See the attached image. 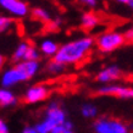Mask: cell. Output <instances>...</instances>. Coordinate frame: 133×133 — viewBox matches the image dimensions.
Segmentation results:
<instances>
[{"label":"cell","instance_id":"1","mask_svg":"<svg viewBox=\"0 0 133 133\" xmlns=\"http://www.w3.org/2000/svg\"><path fill=\"white\" fill-rule=\"evenodd\" d=\"M95 45L94 38L89 36L81 37L73 41H70L60 45L59 51L55 55L54 60L64 65H77L87 59L93 46Z\"/></svg>","mask_w":133,"mask_h":133},{"label":"cell","instance_id":"2","mask_svg":"<svg viewBox=\"0 0 133 133\" xmlns=\"http://www.w3.org/2000/svg\"><path fill=\"white\" fill-rule=\"evenodd\" d=\"M41 65L38 61H22L9 67L0 76V84L3 88H11L29 81L39 72Z\"/></svg>","mask_w":133,"mask_h":133},{"label":"cell","instance_id":"3","mask_svg":"<svg viewBox=\"0 0 133 133\" xmlns=\"http://www.w3.org/2000/svg\"><path fill=\"white\" fill-rule=\"evenodd\" d=\"M67 121L66 120V112L64 109L60 106L57 101H50L46 106L45 116L41 122H38L34 128L37 129L38 133H50L54 127L59 125H62Z\"/></svg>","mask_w":133,"mask_h":133},{"label":"cell","instance_id":"4","mask_svg":"<svg viewBox=\"0 0 133 133\" xmlns=\"http://www.w3.org/2000/svg\"><path fill=\"white\" fill-rule=\"evenodd\" d=\"M125 33H121L118 31H105L97 37L95 45L100 52L109 54V52H112L118 48H121L125 44Z\"/></svg>","mask_w":133,"mask_h":133},{"label":"cell","instance_id":"5","mask_svg":"<svg viewBox=\"0 0 133 133\" xmlns=\"http://www.w3.org/2000/svg\"><path fill=\"white\" fill-rule=\"evenodd\" d=\"M94 133H131L123 121L114 117H99L93 125Z\"/></svg>","mask_w":133,"mask_h":133},{"label":"cell","instance_id":"6","mask_svg":"<svg viewBox=\"0 0 133 133\" xmlns=\"http://www.w3.org/2000/svg\"><path fill=\"white\" fill-rule=\"evenodd\" d=\"M98 94L99 95H105V97H115L118 99H133V87H127V85L121 84H103L98 88Z\"/></svg>","mask_w":133,"mask_h":133},{"label":"cell","instance_id":"7","mask_svg":"<svg viewBox=\"0 0 133 133\" xmlns=\"http://www.w3.org/2000/svg\"><path fill=\"white\" fill-rule=\"evenodd\" d=\"M0 9L15 18H23L29 14V8L23 0H0Z\"/></svg>","mask_w":133,"mask_h":133},{"label":"cell","instance_id":"8","mask_svg":"<svg viewBox=\"0 0 133 133\" xmlns=\"http://www.w3.org/2000/svg\"><path fill=\"white\" fill-rule=\"evenodd\" d=\"M49 88L45 84H36V85H31L29 88H27V90L23 94V101L26 104H37V103H41L44 101L48 98Z\"/></svg>","mask_w":133,"mask_h":133},{"label":"cell","instance_id":"9","mask_svg":"<svg viewBox=\"0 0 133 133\" xmlns=\"http://www.w3.org/2000/svg\"><path fill=\"white\" fill-rule=\"evenodd\" d=\"M122 76V71L117 65H110L100 70L97 75V81L101 84H110Z\"/></svg>","mask_w":133,"mask_h":133},{"label":"cell","instance_id":"10","mask_svg":"<svg viewBox=\"0 0 133 133\" xmlns=\"http://www.w3.org/2000/svg\"><path fill=\"white\" fill-rule=\"evenodd\" d=\"M59 45L55 41H52L50 38H44L43 41L39 43V51L43 54L44 56L48 57H55V55L59 51Z\"/></svg>","mask_w":133,"mask_h":133},{"label":"cell","instance_id":"11","mask_svg":"<svg viewBox=\"0 0 133 133\" xmlns=\"http://www.w3.org/2000/svg\"><path fill=\"white\" fill-rule=\"evenodd\" d=\"M100 20L98 17L97 14L94 12H84L81 16V26L83 29H87V31H90V29L95 28L98 24H99Z\"/></svg>","mask_w":133,"mask_h":133},{"label":"cell","instance_id":"12","mask_svg":"<svg viewBox=\"0 0 133 133\" xmlns=\"http://www.w3.org/2000/svg\"><path fill=\"white\" fill-rule=\"evenodd\" d=\"M17 103V98L14 94L12 90L9 88H0V106L8 108V106H14Z\"/></svg>","mask_w":133,"mask_h":133},{"label":"cell","instance_id":"13","mask_svg":"<svg viewBox=\"0 0 133 133\" xmlns=\"http://www.w3.org/2000/svg\"><path fill=\"white\" fill-rule=\"evenodd\" d=\"M31 48V44L28 42H21L20 44L16 46V49L12 52V61L14 62H22V61H26V56H27V52H28V49Z\"/></svg>","mask_w":133,"mask_h":133},{"label":"cell","instance_id":"14","mask_svg":"<svg viewBox=\"0 0 133 133\" xmlns=\"http://www.w3.org/2000/svg\"><path fill=\"white\" fill-rule=\"evenodd\" d=\"M32 15L34 18H37L38 21L41 22H51V15L50 12L46 10V9L43 8H34L32 10Z\"/></svg>","mask_w":133,"mask_h":133},{"label":"cell","instance_id":"15","mask_svg":"<svg viewBox=\"0 0 133 133\" xmlns=\"http://www.w3.org/2000/svg\"><path fill=\"white\" fill-rule=\"evenodd\" d=\"M65 70H66V65L57 62L55 60H51L46 65V71H48V73L52 75V76H59V75L65 72Z\"/></svg>","mask_w":133,"mask_h":133},{"label":"cell","instance_id":"16","mask_svg":"<svg viewBox=\"0 0 133 133\" xmlns=\"http://www.w3.org/2000/svg\"><path fill=\"white\" fill-rule=\"evenodd\" d=\"M98 108L94 104H90V103H87V104H83L81 108V114L82 116L85 117V118H95L98 116Z\"/></svg>","mask_w":133,"mask_h":133},{"label":"cell","instance_id":"17","mask_svg":"<svg viewBox=\"0 0 133 133\" xmlns=\"http://www.w3.org/2000/svg\"><path fill=\"white\" fill-rule=\"evenodd\" d=\"M14 26V18L5 15H0V34L10 31Z\"/></svg>","mask_w":133,"mask_h":133},{"label":"cell","instance_id":"18","mask_svg":"<svg viewBox=\"0 0 133 133\" xmlns=\"http://www.w3.org/2000/svg\"><path fill=\"white\" fill-rule=\"evenodd\" d=\"M50 133H73V125L71 121H67L62 123V125H59L56 127H54L52 131Z\"/></svg>","mask_w":133,"mask_h":133},{"label":"cell","instance_id":"19","mask_svg":"<svg viewBox=\"0 0 133 133\" xmlns=\"http://www.w3.org/2000/svg\"><path fill=\"white\" fill-rule=\"evenodd\" d=\"M39 56H41V51L31 45V48L28 49V52H27V56H26V61H38Z\"/></svg>","mask_w":133,"mask_h":133},{"label":"cell","instance_id":"20","mask_svg":"<svg viewBox=\"0 0 133 133\" xmlns=\"http://www.w3.org/2000/svg\"><path fill=\"white\" fill-rule=\"evenodd\" d=\"M77 1H79L81 4L85 5V6H88V8H95L99 3V0H77Z\"/></svg>","mask_w":133,"mask_h":133},{"label":"cell","instance_id":"21","mask_svg":"<svg viewBox=\"0 0 133 133\" xmlns=\"http://www.w3.org/2000/svg\"><path fill=\"white\" fill-rule=\"evenodd\" d=\"M114 1H116V3H118L121 5H126L133 12V0H114Z\"/></svg>","mask_w":133,"mask_h":133},{"label":"cell","instance_id":"22","mask_svg":"<svg viewBox=\"0 0 133 133\" xmlns=\"http://www.w3.org/2000/svg\"><path fill=\"white\" fill-rule=\"evenodd\" d=\"M0 133H10V128H9L8 123L3 118H0Z\"/></svg>","mask_w":133,"mask_h":133},{"label":"cell","instance_id":"23","mask_svg":"<svg viewBox=\"0 0 133 133\" xmlns=\"http://www.w3.org/2000/svg\"><path fill=\"white\" fill-rule=\"evenodd\" d=\"M125 37H126V41H128V42H131V43H133V27L126 31Z\"/></svg>","mask_w":133,"mask_h":133},{"label":"cell","instance_id":"24","mask_svg":"<svg viewBox=\"0 0 133 133\" xmlns=\"http://www.w3.org/2000/svg\"><path fill=\"white\" fill-rule=\"evenodd\" d=\"M50 26H51L52 29H57L61 26V20L60 18H56V20L51 21V22H50Z\"/></svg>","mask_w":133,"mask_h":133},{"label":"cell","instance_id":"25","mask_svg":"<svg viewBox=\"0 0 133 133\" xmlns=\"http://www.w3.org/2000/svg\"><path fill=\"white\" fill-rule=\"evenodd\" d=\"M21 133H38L37 132V129L34 127H31V126H27V127H24L22 129V132Z\"/></svg>","mask_w":133,"mask_h":133},{"label":"cell","instance_id":"26","mask_svg":"<svg viewBox=\"0 0 133 133\" xmlns=\"http://www.w3.org/2000/svg\"><path fill=\"white\" fill-rule=\"evenodd\" d=\"M5 61H6V59H5V56L3 55V54H0V69L3 67L5 65Z\"/></svg>","mask_w":133,"mask_h":133},{"label":"cell","instance_id":"27","mask_svg":"<svg viewBox=\"0 0 133 133\" xmlns=\"http://www.w3.org/2000/svg\"><path fill=\"white\" fill-rule=\"evenodd\" d=\"M129 131H131V132H133V123L129 126Z\"/></svg>","mask_w":133,"mask_h":133}]
</instances>
